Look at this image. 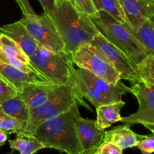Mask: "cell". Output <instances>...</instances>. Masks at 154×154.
I'll return each mask as SVG.
<instances>
[{
    "mask_svg": "<svg viewBox=\"0 0 154 154\" xmlns=\"http://www.w3.org/2000/svg\"><path fill=\"white\" fill-rule=\"evenodd\" d=\"M136 69L141 82L154 86V54L146 55L136 64Z\"/></svg>",
    "mask_w": 154,
    "mask_h": 154,
    "instance_id": "24",
    "label": "cell"
},
{
    "mask_svg": "<svg viewBox=\"0 0 154 154\" xmlns=\"http://www.w3.org/2000/svg\"><path fill=\"white\" fill-rule=\"evenodd\" d=\"M130 93L136 97L138 110L135 114L122 117L120 122L131 126L135 123L141 124L154 132V86L138 82L130 87Z\"/></svg>",
    "mask_w": 154,
    "mask_h": 154,
    "instance_id": "9",
    "label": "cell"
},
{
    "mask_svg": "<svg viewBox=\"0 0 154 154\" xmlns=\"http://www.w3.org/2000/svg\"><path fill=\"white\" fill-rule=\"evenodd\" d=\"M44 9V13L53 18L56 8V0H38Z\"/></svg>",
    "mask_w": 154,
    "mask_h": 154,
    "instance_id": "30",
    "label": "cell"
},
{
    "mask_svg": "<svg viewBox=\"0 0 154 154\" xmlns=\"http://www.w3.org/2000/svg\"><path fill=\"white\" fill-rule=\"evenodd\" d=\"M147 135L135 133L128 125L118 126L108 131H105L103 142H111L122 150L136 147L141 140Z\"/></svg>",
    "mask_w": 154,
    "mask_h": 154,
    "instance_id": "16",
    "label": "cell"
},
{
    "mask_svg": "<svg viewBox=\"0 0 154 154\" xmlns=\"http://www.w3.org/2000/svg\"><path fill=\"white\" fill-rule=\"evenodd\" d=\"M71 58L78 68L86 69L108 82L116 84L121 81L120 75L106 57L91 43L75 50Z\"/></svg>",
    "mask_w": 154,
    "mask_h": 154,
    "instance_id": "7",
    "label": "cell"
},
{
    "mask_svg": "<svg viewBox=\"0 0 154 154\" xmlns=\"http://www.w3.org/2000/svg\"><path fill=\"white\" fill-rule=\"evenodd\" d=\"M132 33L147 54H154V19L147 20Z\"/></svg>",
    "mask_w": 154,
    "mask_h": 154,
    "instance_id": "19",
    "label": "cell"
},
{
    "mask_svg": "<svg viewBox=\"0 0 154 154\" xmlns=\"http://www.w3.org/2000/svg\"><path fill=\"white\" fill-rule=\"evenodd\" d=\"M96 29L108 42L123 51L135 64H138L147 53L134 37L127 24L122 23L106 12L99 11L91 18Z\"/></svg>",
    "mask_w": 154,
    "mask_h": 154,
    "instance_id": "4",
    "label": "cell"
},
{
    "mask_svg": "<svg viewBox=\"0 0 154 154\" xmlns=\"http://www.w3.org/2000/svg\"><path fill=\"white\" fill-rule=\"evenodd\" d=\"M130 31H135L147 20L154 19V0H119Z\"/></svg>",
    "mask_w": 154,
    "mask_h": 154,
    "instance_id": "12",
    "label": "cell"
},
{
    "mask_svg": "<svg viewBox=\"0 0 154 154\" xmlns=\"http://www.w3.org/2000/svg\"><path fill=\"white\" fill-rule=\"evenodd\" d=\"M99 50L119 73L120 80H126L132 85L140 82L136 64L123 51L110 43L102 34L99 33L90 42Z\"/></svg>",
    "mask_w": 154,
    "mask_h": 154,
    "instance_id": "10",
    "label": "cell"
},
{
    "mask_svg": "<svg viewBox=\"0 0 154 154\" xmlns=\"http://www.w3.org/2000/svg\"><path fill=\"white\" fill-rule=\"evenodd\" d=\"M0 81H1V80H0Z\"/></svg>",
    "mask_w": 154,
    "mask_h": 154,
    "instance_id": "35",
    "label": "cell"
},
{
    "mask_svg": "<svg viewBox=\"0 0 154 154\" xmlns=\"http://www.w3.org/2000/svg\"><path fill=\"white\" fill-rule=\"evenodd\" d=\"M98 154H123V150L111 142H103L98 149Z\"/></svg>",
    "mask_w": 154,
    "mask_h": 154,
    "instance_id": "29",
    "label": "cell"
},
{
    "mask_svg": "<svg viewBox=\"0 0 154 154\" xmlns=\"http://www.w3.org/2000/svg\"><path fill=\"white\" fill-rule=\"evenodd\" d=\"M19 21L39 45L53 52L64 51V43L54 20L48 14L23 15Z\"/></svg>",
    "mask_w": 154,
    "mask_h": 154,
    "instance_id": "8",
    "label": "cell"
},
{
    "mask_svg": "<svg viewBox=\"0 0 154 154\" xmlns=\"http://www.w3.org/2000/svg\"><path fill=\"white\" fill-rule=\"evenodd\" d=\"M71 2L78 11L87 15L90 18L94 17L97 14L98 11L92 0H71Z\"/></svg>",
    "mask_w": 154,
    "mask_h": 154,
    "instance_id": "26",
    "label": "cell"
},
{
    "mask_svg": "<svg viewBox=\"0 0 154 154\" xmlns=\"http://www.w3.org/2000/svg\"><path fill=\"white\" fill-rule=\"evenodd\" d=\"M56 1H57V0H56Z\"/></svg>",
    "mask_w": 154,
    "mask_h": 154,
    "instance_id": "36",
    "label": "cell"
},
{
    "mask_svg": "<svg viewBox=\"0 0 154 154\" xmlns=\"http://www.w3.org/2000/svg\"><path fill=\"white\" fill-rule=\"evenodd\" d=\"M8 140V134L3 130L0 129V147L4 145Z\"/></svg>",
    "mask_w": 154,
    "mask_h": 154,
    "instance_id": "32",
    "label": "cell"
},
{
    "mask_svg": "<svg viewBox=\"0 0 154 154\" xmlns=\"http://www.w3.org/2000/svg\"><path fill=\"white\" fill-rule=\"evenodd\" d=\"M9 145L12 150L21 153L34 154L38 150L45 149L43 144L32 137L17 136L14 140H9Z\"/></svg>",
    "mask_w": 154,
    "mask_h": 154,
    "instance_id": "21",
    "label": "cell"
},
{
    "mask_svg": "<svg viewBox=\"0 0 154 154\" xmlns=\"http://www.w3.org/2000/svg\"><path fill=\"white\" fill-rule=\"evenodd\" d=\"M94 154H98V153H95Z\"/></svg>",
    "mask_w": 154,
    "mask_h": 154,
    "instance_id": "34",
    "label": "cell"
},
{
    "mask_svg": "<svg viewBox=\"0 0 154 154\" xmlns=\"http://www.w3.org/2000/svg\"><path fill=\"white\" fill-rule=\"evenodd\" d=\"M75 103L91 111V108L84 101V98L75 91L72 86H57L54 93L45 104L38 108L29 109V118L24 137H29L33 129L38 125L66 112Z\"/></svg>",
    "mask_w": 154,
    "mask_h": 154,
    "instance_id": "6",
    "label": "cell"
},
{
    "mask_svg": "<svg viewBox=\"0 0 154 154\" xmlns=\"http://www.w3.org/2000/svg\"><path fill=\"white\" fill-rule=\"evenodd\" d=\"M0 51L5 55L17 59L26 64H30L29 59L19 45L10 38L2 33H0Z\"/></svg>",
    "mask_w": 154,
    "mask_h": 154,
    "instance_id": "22",
    "label": "cell"
},
{
    "mask_svg": "<svg viewBox=\"0 0 154 154\" xmlns=\"http://www.w3.org/2000/svg\"><path fill=\"white\" fill-rule=\"evenodd\" d=\"M17 93L10 86L2 81H0V105L8 99L13 98Z\"/></svg>",
    "mask_w": 154,
    "mask_h": 154,
    "instance_id": "28",
    "label": "cell"
},
{
    "mask_svg": "<svg viewBox=\"0 0 154 154\" xmlns=\"http://www.w3.org/2000/svg\"><path fill=\"white\" fill-rule=\"evenodd\" d=\"M143 154H151L154 151V137L153 135L146 136L139 141L136 146Z\"/></svg>",
    "mask_w": 154,
    "mask_h": 154,
    "instance_id": "27",
    "label": "cell"
},
{
    "mask_svg": "<svg viewBox=\"0 0 154 154\" xmlns=\"http://www.w3.org/2000/svg\"><path fill=\"white\" fill-rule=\"evenodd\" d=\"M92 1L97 11H102L106 12L119 22L128 25L119 0H92Z\"/></svg>",
    "mask_w": 154,
    "mask_h": 154,
    "instance_id": "20",
    "label": "cell"
},
{
    "mask_svg": "<svg viewBox=\"0 0 154 154\" xmlns=\"http://www.w3.org/2000/svg\"><path fill=\"white\" fill-rule=\"evenodd\" d=\"M29 59L41 78L56 85L72 86V69L74 63L70 54L64 51L53 52L39 45Z\"/></svg>",
    "mask_w": 154,
    "mask_h": 154,
    "instance_id": "5",
    "label": "cell"
},
{
    "mask_svg": "<svg viewBox=\"0 0 154 154\" xmlns=\"http://www.w3.org/2000/svg\"><path fill=\"white\" fill-rule=\"evenodd\" d=\"M20 154H25V153H20Z\"/></svg>",
    "mask_w": 154,
    "mask_h": 154,
    "instance_id": "33",
    "label": "cell"
},
{
    "mask_svg": "<svg viewBox=\"0 0 154 154\" xmlns=\"http://www.w3.org/2000/svg\"><path fill=\"white\" fill-rule=\"evenodd\" d=\"M57 86L51 82L30 84L19 93L29 109L40 107L51 98Z\"/></svg>",
    "mask_w": 154,
    "mask_h": 154,
    "instance_id": "15",
    "label": "cell"
},
{
    "mask_svg": "<svg viewBox=\"0 0 154 154\" xmlns=\"http://www.w3.org/2000/svg\"><path fill=\"white\" fill-rule=\"evenodd\" d=\"M17 3L19 5L21 11L23 12V15L35 14H36L30 5L29 0H16Z\"/></svg>",
    "mask_w": 154,
    "mask_h": 154,
    "instance_id": "31",
    "label": "cell"
},
{
    "mask_svg": "<svg viewBox=\"0 0 154 154\" xmlns=\"http://www.w3.org/2000/svg\"><path fill=\"white\" fill-rule=\"evenodd\" d=\"M26 124L11 117L0 107V129L7 134L15 133L17 136H25Z\"/></svg>",
    "mask_w": 154,
    "mask_h": 154,
    "instance_id": "23",
    "label": "cell"
},
{
    "mask_svg": "<svg viewBox=\"0 0 154 154\" xmlns=\"http://www.w3.org/2000/svg\"><path fill=\"white\" fill-rule=\"evenodd\" d=\"M0 80L10 86L17 93H20L23 89L30 84L49 82L32 74L26 73L9 65L0 63Z\"/></svg>",
    "mask_w": 154,
    "mask_h": 154,
    "instance_id": "14",
    "label": "cell"
},
{
    "mask_svg": "<svg viewBox=\"0 0 154 154\" xmlns=\"http://www.w3.org/2000/svg\"><path fill=\"white\" fill-rule=\"evenodd\" d=\"M53 20L64 43V52L72 54L99 33L90 17L81 13L71 0H57Z\"/></svg>",
    "mask_w": 154,
    "mask_h": 154,
    "instance_id": "2",
    "label": "cell"
},
{
    "mask_svg": "<svg viewBox=\"0 0 154 154\" xmlns=\"http://www.w3.org/2000/svg\"><path fill=\"white\" fill-rule=\"evenodd\" d=\"M0 33L16 42L28 57L36 51L39 45L19 20L0 26Z\"/></svg>",
    "mask_w": 154,
    "mask_h": 154,
    "instance_id": "13",
    "label": "cell"
},
{
    "mask_svg": "<svg viewBox=\"0 0 154 154\" xmlns=\"http://www.w3.org/2000/svg\"><path fill=\"white\" fill-rule=\"evenodd\" d=\"M15 1H16V0H15Z\"/></svg>",
    "mask_w": 154,
    "mask_h": 154,
    "instance_id": "37",
    "label": "cell"
},
{
    "mask_svg": "<svg viewBox=\"0 0 154 154\" xmlns=\"http://www.w3.org/2000/svg\"><path fill=\"white\" fill-rule=\"evenodd\" d=\"M0 63H4V64L9 65V66H13V67L16 68V69H20L22 72L28 74H32V75H35L38 77V78H40L38 74L37 73V72L35 70V69L31 65L26 64V63H23V62L20 61V60H17V59L8 57V56L5 55V54H3L1 51H0Z\"/></svg>",
    "mask_w": 154,
    "mask_h": 154,
    "instance_id": "25",
    "label": "cell"
},
{
    "mask_svg": "<svg viewBox=\"0 0 154 154\" xmlns=\"http://www.w3.org/2000/svg\"><path fill=\"white\" fill-rule=\"evenodd\" d=\"M79 104L35 128L29 137L35 138L45 148L55 149L66 154H81L82 148L76 132V122L81 117Z\"/></svg>",
    "mask_w": 154,
    "mask_h": 154,
    "instance_id": "1",
    "label": "cell"
},
{
    "mask_svg": "<svg viewBox=\"0 0 154 154\" xmlns=\"http://www.w3.org/2000/svg\"><path fill=\"white\" fill-rule=\"evenodd\" d=\"M0 107L7 114L27 125L29 118V108L19 93L2 104Z\"/></svg>",
    "mask_w": 154,
    "mask_h": 154,
    "instance_id": "18",
    "label": "cell"
},
{
    "mask_svg": "<svg viewBox=\"0 0 154 154\" xmlns=\"http://www.w3.org/2000/svg\"><path fill=\"white\" fill-rule=\"evenodd\" d=\"M72 86L83 98L98 107L105 104L120 102L123 95L130 93V87L120 81L116 84L105 81L86 69H72Z\"/></svg>",
    "mask_w": 154,
    "mask_h": 154,
    "instance_id": "3",
    "label": "cell"
},
{
    "mask_svg": "<svg viewBox=\"0 0 154 154\" xmlns=\"http://www.w3.org/2000/svg\"><path fill=\"white\" fill-rule=\"evenodd\" d=\"M125 105L126 102L121 100L96 107L97 118L96 121L99 127L105 130L114 123L120 122L122 118L120 111Z\"/></svg>",
    "mask_w": 154,
    "mask_h": 154,
    "instance_id": "17",
    "label": "cell"
},
{
    "mask_svg": "<svg viewBox=\"0 0 154 154\" xmlns=\"http://www.w3.org/2000/svg\"><path fill=\"white\" fill-rule=\"evenodd\" d=\"M76 132L82 148L81 154H94L103 143L105 131L95 120L80 117L76 122Z\"/></svg>",
    "mask_w": 154,
    "mask_h": 154,
    "instance_id": "11",
    "label": "cell"
}]
</instances>
